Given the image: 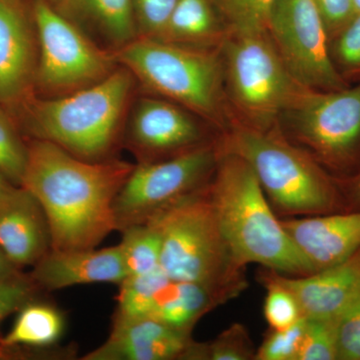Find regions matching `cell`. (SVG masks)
I'll use <instances>...</instances> for the list:
<instances>
[{"label": "cell", "instance_id": "obj_13", "mask_svg": "<svg viewBox=\"0 0 360 360\" xmlns=\"http://www.w3.org/2000/svg\"><path fill=\"white\" fill-rule=\"evenodd\" d=\"M37 59L30 4L0 0V105L14 113L35 96Z\"/></svg>", "mask_w": 360, "mask_h": 360}, {"label": "cell", "instance_id": "obj_40", "mask_svg": "<svg viewBox=\"0 0 360 360\" xmlns=\"http://www.w3.org/2000/svg\"><path fill=\"white\" fill-rule=\"evenodd\" d=\"M357 13H360V0H354Z\"/></svg>", "mask_w": 360, "mask_h": 360}, {"label": "cell", "instance_id": "obj_1", "mask_svg": "<svg viewBox=\"0 0 360 360\" xmlns=\"http://www.w3.org/2000/svg\"><path fill=\"white\" fill-rule=\"evenodd\" d=\"M134 165L87 161L51 142L28 139L22 186L37 198L51 229L52 250H90L116 231L113 205Z\"/></svg>", "mask_w": 360, "mask_h": 360}, {"label": "cell", "instance_id": "obj_26", "mask_svg": "<svg viewBox=\"0 0 360 360\" xmlns=\"http://www.w3.org/2000/svg\"><path fill=\"white\" fill-rule=\"evenodd\" d=\"M259 281L266 290L264 312L270 329L283 330L302 319V310L295 296L271 276L269 269L264 267L259 274Z\"/></svg>", "mask_w": 360, "mask_h": 360}, {"label": "cell", "instance_id": "obj_10", "mask_svg": "<svg viewBox=\"0 0 360 360\" xmlns=\"http://www.w3.org/2000/svg\"><path fill=\"white\" fill-rule=\"evenodd\" d=\"M219 141L186 155L134 165L116 196V231L155 219L210 184L219 158Z\"/></svg>", "mask_w": 360, "mask_h": 360}, {"label": "cell", "instance_id": "obj_18", "mask_svg": "<svg viewBox=\"0 0 360 360\" xmlns=\"http://www.w3.org/2000/svg\"><path fill=\"white\" fill-rule=\"evenodd\" d=\"M0 248L20 269L34 266L52 250L44 210L23 186H16L0 200Z\"/></svg>", "mask_w": 360, "mask_h": 360}, {"label": "cell", "instance_id": "obj_11", "mask_svg": "<svg viewBox=\"0 0 360 360\" xmlns=\"http://www.w3.org/2000/svg\"><path fill=\"white\" fill-rule=\"evenodd\" d=\"M220 135L184 106L139 89L125 123L123 146L137 163L158 162L215 143Z\"/></svg>", "mask_w": 360, "mask_h": 360}, {"label": "cell", "instance_id": "obj_35", "mask_svg": "<svg viewBox=\"0 0 360 360\" xmlns=\"http://www.w3.org/2000/svg\"><path fill=\"white\" fill-rule=\"evenodd\" d=\"M328 39L335 37L357 14L354 0H314Z\"/></svg>", "mask_w": 360, "mask_h": 360}, {"label": "cell", "instance_id": "obj_7", "mask_svg": "<svg viewBox=\"0 0 360 360\" xmlns=\"http://www.w3.org/2000/svg\"><path fill=\"white\" fill-rule=\"evenodd\" d=\"M220 53L234 122L245 127L274 129L311 89L288 70L267 32L231 34Z\"/></svg>", "mask_w": 360, "mask_h": 360}, {"label": "cell", "instance_id": "obj_27", "mask_svg": "<svg viewBox=\"0 0 360 360\" xmlns=\"http://www.w3.org/2000/svg\"><path fill=\"white\" fill-rule=\"evenodd\" d=\"M329 56L340 77L352 84L360 82V13L329 39Z\"/></svg>", "mask_w": 360, "mask_h": 360}, {"label": "cell", "instance_id": "obj_22", "mask_svg": "<svg viewBox=\"0 0 360 360\" xmlns=\"http://www.w3.org/2000/svg\"><path fill=\"white\" fill-rule=\"evenodd\" d=\"M65 326V316L58 307L33 300L18 310L13 328L0 338V356L18 348H54Z\"/></svg>", "mask_w": 360, "mask_h": 360}, {"label": "cell", "instance_id": "obj_17", "mask_svg": "<svg viewBox=\"0 0 360 360\" xmlns=\"http://www.w3.org/2000/svg\"><path fill=\"white\" fill-rule=\"evenodd\" d=\"M32 279L40 290L94 283L120 284L127 276L120 245L90 250H51L34 265Z\"/></svg>", "mask_w": 360, "mask_h": 360}, {"label": "cell", "instance_id": "obj_20", "mask_svg": "<svg viewBox=\"0 0 360 360\" xmlns=\"http://www.w3.org/2000/svg\"><path fill=\"white\" fill-rule=\"evenodd\" d=\"M231 34L217 0H179L155 39L191 49L219 51Z\"/></svg>", "mask_w": 360, "mask_h": 360}, {"label": "cell", "instance_id": "obj_9", "mask_svg": "<svg viewBox=\"0 0 360 360\" xmlns=\"http://www.w3.org/2000/svg\"><path fill=\"white\" fill-rule=\"evenodd\" d=\"M30 11L39 45L35 96H68L103 82L120 68L115 52L96 44L49 0H30Z\"/></svg>", "mask_w": 360, "mask_h": 360}, {"label": "cell", "instance_id": "obj_37", "mask_svg": "<svg viewBox=\"0 0 360 360\" xmlns=\"http://www.w3.org/2000/svg\"><path fill=\"white\" fill-rule=\"evenodd\" d=\"M20 276H21L20 267L16 266L0 248V283L11 281Z\"/></svg>", "mask_w": 360, "mask_h": 360}, {"label": "cell", "instance_id": "obj_21", "mask_svg": "<svg viewBox=\"0 0 360 360\" xmlns=\"http://www.w3.org/2000/svg\"><path fill=\"white\" fill-rule=\"evenodd\" d=\"M229 300L224 292L205 284L169 281L158 291L151 316L193 333L201 317Z\"/></svg>", "mask_w": 360, "mask_h": 360}, {"label": "cell", "instance_id": "obj_32", "mask_svg": "<svg viewBox=\"0 0 360 360\" xmlns=\"http://www.w3.org/2000/svg\"><path fill=\"white\" fill-rule=\"evenodd\" d=\"M179 0H132L137 37L155 39L162 32Z\"/></svg>", "mask_w": 360, "mask_h": 360}, {"label": "cell", "instance_id": "obj_3", "mask_svg": "<svg viewBox=\"0 0 360 360\" xmlns=\"http://www.w3.org/2000/svg\"><path fill=\"white\" fill-rule=\"evenodd\" d=\"M208 194L236 260L258 264L286 276L314 274L296 248L248 162L220 151Z\"/></svg>", "mask_w": 360, "mask_h": 360}, {"label": "cell", "instance_id": "obj_4", "mask_svg": "<svg viewBox=\"0 0 360 360\" xmlns=\"http://www.w3.org/2000/svg\"><path fill=\"white\" fill-rule=\"evenodd\" d=\"M219 148L248 163L283 219L347 212L335 177L288 141L278 125L264 131L234 122L220 135Z\"/></svg>", "mask_w": 360, "mask_h": 360}, {"label": "cell", "instance_id": "obj_29", "mask_svg": "<svg viewBox=\"0 0 360 360\" xmlns=\"http://www.w3.org/2000/svg\"><path fill=\"white\" fill-rule=\"evenodd\" d=\"M257 348L241 323L231 324L210 342H202V360H255Z\"/></svg>", "mask_w": 360, "mask_h": 360}, {"label": "cell", "instance_id": "obj_36", "mask_svg": "<svg viewBox=\"0 0 360 360\" xmlns=\"http://www.w3.org/2000/svg\"><path fill=\"white\" fill-rule=\"evenodd\" d=\"M336 181L342 193L347 212L360 210V170L347 179H336Z\"/></svg>", "mask_w": 360, "mask_h": 360}, {"label": "cell", "instance_id": "obj_19", "mask_svg": "<svg viewBox=\"0 0 360 360\" xmlns=\"http://www.w3.org/2000/svg\"><path fill=\"white\" fill-rule=\"evenodd\" d=\"M96 44L115 52L137 37L132 0H49Z\"/></svg>", "mask_w": 360, "mask_h": 360}, {"label": "cell", "instance_id": "obj_28", "mask_svg": "<svg viewBox=\"0 0 360 360\" xmlns=\"http://www.w3.org/2000/svg\"><path fill=\"white\" fill-rule=\"evenodd\" d=\"M232 34L267 32L276 0H217Z\"/></svg>", "mask_w": 360, "mask_h": 360}, {"label": "cell", "instance_id": "obj_16", "mask_svg": "<svg viewBox=\"0 0 360 360\" xmlns=\"http://www.w3.org/2000/svg\"><path fill=\"white\" fill-rule=\"evenodd\" d=\"M269 271L295 296L303 317L338 319L360 292V248L345 262L307 276Z\"/></svg>", "mask_w": 360, "mask_h": 360}, {"label": "cell", "instance_id": "obj_15", "mask_svg": "<svg viewBox=\"0 0 360 360\" xmlns=\"http://www.w3.org/2000/svg\"><path fill=\"white\" fill-rule=\"evenodd\" d=\"M314 272L345 262L360 248V210L281 219Z\"/></svg>", "mask_w": 360, "mask_h": 360}, {"label": "cell", "instance_id": "obj_23", "mask_svg": "<svg viewBox=\"0 0 360 360\" xmlns=\"http://www.w3.org/2000/svg\"><path fill=\"white\" fill-rule=\"evenodd\" d=\"M169 281L160 266L148 274L125 277L118 284L117 307L112 319L151 316L158 291Z\"/></svg>", "mask_w": 360, "mask_h": 360}, {"label": "cell", "instance_id": "obj_12", "mask_svg": "<svg viewBox=\"0 0 360 360\" xmlns=\"http://www.w3.org/2000/svg\"><path fill=\"white\" fill-rule=\"evenodd\" d=\"M267 33L288 70L305 86L338 90L352 85L331 63L328 32L314 0H276Z\"/></svg>", "mask_w": 360, "mask_h": 360}, {"label": "cell", "instance_id": "obj_2", "mask_svg": "<svg viewBox=\"0 0 360 360\" xmlns=\"http://www.w3.org/2000/svg\"><path fill=\"white\" fill-rule=\"evenodd\" d=\"M139 94L120 66L103 82L68 96H32L13 113L27 139H41L87 161L116 158L130 106Z\"/></svg>", "mask_w": 360, "mask_h": 360}, {"label": "cell", "instance_id": "obj_30", "mask_svg": "<svg viewBox=\"0 0 360 360\" xmlns=\"http://www.w3.org/2000/svg\"><path fill=\"white\" fill-rule=\"evenodd\" d=\"M338 319H307L298 360H338Z\"/></svg>", "mask_w": 360, "mask_h": 360}, {"label": "cell", "instance_id": "obj_24", "mask_svg": "<svg viewBox=\"0 0 360 360\" xmlns=\"http://www.w3.org/2000/svg\"><path fill=\"white\" fill-rule=\"evenodd\" d=\"M120 245L127 276L148 274L160 267L161 233L155 222L134 225L120 231Z\"/></svg>", "mask_w": 360, "mask_h": 360}, {"label": "cell", "instance_id": "obj_38", "mask_svg": "<svg viewBox=\"0 0 360 360\" xmlns=\"http://www.w3.org/2000/svg\"><path fill=\"white\" fill-rule=\"evenodd\" d=\"M15 187L16 186L11 184L4 175L0 174V200H4L6 195H8Z\"/></svg>", "mask_w": 360, "mask_h": 360}, {"label": "cell", "instance_id": "obj_25", "mask_svg": "<svg viewBox=\"0 0 360 360\" xmlns=\"http://www.w3.org/2000/svg\"><path fill=\"white\" fill-rule=\"evenodd\" d=\"M28 161V139L15 115L0 105V174L11 184L22 186Z\"/></svg>", "mask_w": 360, "mask_h": 360}, {"label": "cell", "instance_id": "obj_5", "mask_svg": "<svg viewBox=\"0 0 360 360\" xmlns=\"http://www.w3.org/2000/svg\"><path fill=\"white\" fill-rule=\"evenodd\" d=\"M139 91L184 106L224 134L234 123L219 51L191 49L151 37H136L115 51Z\"/></svg>", "mask_w": 360, "mask_h": 360}, {"label": "cell", "instance_id": "obj_33", "mask_svg": "<svg viewBox=\"0 0 360 360\" xmlns=\"http://www.w3.org/2000/svg\"><path fill=\"white\" fill-rule=\"evenodd\" d=\"M338 360H360V292L336 321Z\"/></svg>", "mask_w": 360, "mask_h": 360}, {"label": "cell", "instance_id": "obj_39", "mask_svg": "<svg viewBox=\"0 0 360 360\" xmlns=\"http://www.w3.org/2000/svg\"><path fill=\"white\" fill-rule=\"evenodd\" d=\"M6 1L13 2V4H20V6H30V1L27 2L26 0H6Z\"/></svg>", "mask_w": 360, "mask_h": 360}, {"label": "cell", "instance_id": "obj_6", "mask_svg": "<svg viewBox=\"0 0 360 360\" xmlns=\"http://www.w3.org/2000/svg\"><path fill=\"white\" fill-rule=\"evenodd\" d=\"M208 186L151 220L161 233L160 266L170 281L205 284L233 300L248 288L245 266L220 231Z\"/></svg>", "mask_w": 360, "mask_h": 360}, {"label": "cell", "instance_id": "obj_8", "mask_svg": "<svg viewBox=\"0 0 360 360\" xmlns=\"http://www.w3.org/2000/svg\"><path fill=\"white\" fill-rule=\"evenodd\" d=\"M288 141L336 179L360 170V82L338 90L310 89L279 118Z\"/></svg>", "mask_w": 360, "mask_h": 360}, {"label": "cell", "instance_id": "obj_31", "mask_svg": "<svg viewBox=\"0 0 360 360\" xmlns=\"http://www.w3.org/2000/svg\"><path fill=\"white\" fill-rule=\"evenodd\" d=\"M307 328V319L302 317L295 326L283 330L270 329L259 347L255 360H298Z\"/></svg>", "mask_w": 360, "mask_h": 360}, {"label": "cell", "instance_id": "obj_14", "mask_svg": "<svg viewBox=\"0 0 360 360\" xmlns=\"http://www.w3.org/2000/svg\"><path fill=\"white\" fill-rule=\"evenodd\" d=\"M193 333L168 326L153 316L112 319L101 347L84 360H186L194 343Z\"/></svg>", "mask_w": 360, "mask_h": 360}, {"label": "cell", "instance_id": "obj_34", "mask_svg": "<svg viewBox=\"0 0 360 360\" xmlns=\"http://www.w3.org/2000/svg\"><path fill=\"white\" fill-rule=\"evenodd\" d=\"M39 290L32 277L23 274L0 283V326L9 315L15 314L26 303L35 300Z\"/></svg>", "mask_w": 360, "mask_h": 360}]
</instances>
